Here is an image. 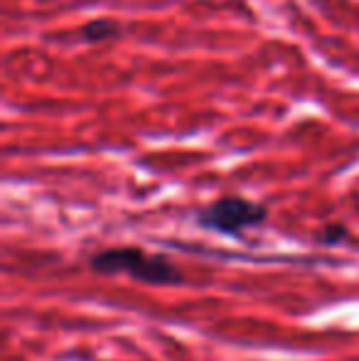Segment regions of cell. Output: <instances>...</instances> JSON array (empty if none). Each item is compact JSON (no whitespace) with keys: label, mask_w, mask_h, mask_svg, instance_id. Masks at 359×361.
Segmentation results:
<instances>
[{"label":"cell","mask_w":359,"mask_h":361,"mask_svg":"<svg viewBox=\"0 0 359 361\" xmlns=\"http://www.w3.org/2000/svg\"><path fill=\"white\" fill-rule=\"evenodd\" d=\"M116 37H121V25L109 18L91 20V23H87L77 32V42L82 44H101V42H111Z\"/></svg>","instance_id":"cell-3"},{"label":"cell","mask_w":359,"mask_h":361,"mask_svg":"<svg viewBox=\"0 0 359 361\" xmlns=\"http://www.w3.org/2000/svg\"><path fill=\"white\" fill-rule=\"evenodd\" d=\"M269 219V207L261 202H251L239 195H226L197 209L195 224L205 231L221 236L244 238L249 228H259Z\"/></svg>","instance_id":"cell-2"},{"label":"cell","mask_w":359,"mask_h":361,"mask_svg":"<svg viewBox=\"0 0 359 361\" xmlns=\"http://www.w3.org/2000/svg\"><path fill=\"white\" fill-rule=\"evenodd\" d=\"M350 241V228L340 221H332L327 226H322L315 233V243L317 246H340V243Z\"/></svg>","instance_id":"cell-4"},{"label":"cell","mask_w":359,"mask_h":361,"mask_svg":"<svg viewBox=\"0 0 359 361\" xmlns=\"http://www.w3.org/2000/svg\"><path fill=\"white\" fill-rule=\"evenodd\" d=\"M89 268L99 276H128L148 286H178L182 271L168 256L148 253L135 246L104 248L89 256Z\"/></svg>","instance_id":"cell-1"}]
</instances>
